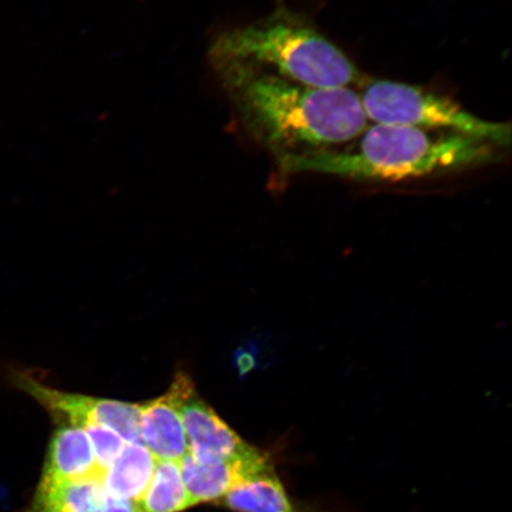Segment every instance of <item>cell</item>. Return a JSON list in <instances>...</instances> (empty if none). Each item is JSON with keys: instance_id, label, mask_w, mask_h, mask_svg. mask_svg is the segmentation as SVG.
Wrapping results in <instances>:
<instances>
[{"instance_id": "cell-1", "label": "cell", "mask_w": 512, "mask_h": 512, "mask_svg": "<svg viewBox=\"0 0 512 512\" xmlns=\"http://www.w3.org/2000/svg\"><path fill=\"white\" fill-rule=\"evenodd\" d=\"M239 124L277 165L347 145L368 127L354 89L320 88L241 62L213 64Z\"/></svg>"}, {"instance_id": "cell-2", "label": "cell", "mask_w": 512, "mask_h": 512, "mask_svg": "<svg viewBox=\"0 0 512 512\" xmlns=\"http://www.w3.org/2000/svg\"><path fill=\"white\" fill-rule=\"evenodd\" d=\"M505 151L459 134L373 124L351 143L293 160L278 175L283 179L319 174L360 182H401L483 168L503 162Z\"/></svg>"}, {"instance_id": "cell-3", "label": "cell", "mask_w": 512, "mask_h": 512, "mask_svg": "<svg viewBox=\"0 0 512 512\" xmlns=\"http://www.w3.org/2000/svg\"><path fill=\"white\" fill-rule=\"evenodd\" d=\"M209 56L213 64H252L312 87L348 88L361 79L350 57L286 4L258 21L221 32Z\"/></svg>"}, {"instance_id": "cell-4", "label": "cell", "mask_w": 512, "mask_h": 512, "mask_svg": "<svg viewBox=\"0 0 512 512\" xmlns=\"http://www.w3.org/2000/svg\"><path fill=\"white\" fill-rule=\"evenodd\" d=\"M358 95L369 123L459 134L510 149V124L479 118L445 95L390 80H371Z\"/></svg>"}, {"instance_id": "cell-5", "label": "cell", "mask_w": 512, "mask_h": 512, "mask_svg": "<svg viewBox=\"0 0 512 512\" xmlns=\"http://www.w3.org/2000/svg\"><path fill=\"white\" fill-rule=\"evenodd\" d=\"M11 383L46 409L56 425L107 427L127 444H143L139 434V403L62 392L36 379L27 370L12 371Z\"/></svg>"}, {"instance_id": "cell-6", "label": "cell", "mask_w": 512, "mask_h": 512, "mask_svg": "<svg viewBox=\"0 0 512 512\" xmlns=\"http://www.w3.org/2000/svg\"><path fill=\"white\" fill-rule=\"evenodd\" d=\"M192 384L190 377L181 371L168 392L157 399L139 403L140 439L156 460L181 463L189 453L179 406Z\"/></svg>"}, {"instance_id": "cell-7", "label": "cell", "mask_w": 512, "mask_h": 512, "mask_svg": "<svg viewBox=\"0 0 512 512\" xmlns=\"http://www.w3.org/2000/svg\"><path fill=\"white\" fill-rule=\"evenodd\" d=\"M179 412L192 457L198 460H240L260 453L198 396L195 384L185 393Z\"/></svg>"}, {"instance_id": "cell-8", "label": "cell", "mask_w": 512, "mask_h": 512, "mask_svg": "<svg viewBox=\"0 0 512 512\" xmlns=\"http://www.w3.org/2000/svg\"><path fill=\"white\" fill-rule=\"evenodd\" d=\"M179 465L185 488L194 505L219 503L246 479L273 467L262 452L240 460H198L188 453Z\"/></svg>"}, {"instance_id": "cell-9", "label": "cell", "mask_w": 512, "mask_h": 512, "mask_svg": "<svg viewBox=\"0 0 512 512\" xmlns=\"http://www.w3.org/2000/svg\"><path fill=\"white\" fill-rule=\"evenodd\" d=\"M98 478L91 439L80 427L59 425L51 435L40 486Z\"/></svg>"}, {"instance_id": "cell-10", "label": "cell", "mask_w": 512, "mask_h": 512, "mask_svg": "<svg viewBox=\"0 0 512 512\" xmlns=\"http://www.w3.org/2000/svg\"><path fill=\"white\" fill-rule=\"evenodd\" d=\"M29 512H140L138 505L111 496L100 479L37 485Z\"/></svg>"}, {"instance_id": "cell-11", "label": "cell", "mask_w": 512, "mask_h": 512, "mask_svg": "<svg viewBox=\"0 0 512 512\" xmlns=\"http://www.w3.org/2000/svg\"><path fill=\"white\" fill-rule=\"evenodd\" d=\"M219 504L235 512H328L307 508L294 501L273 467L246 479Z\"/></svg>"}, {"instance_id": "cell-12", "label": "cell", "mask_w": 512, "mask_h": 512, "mask_svg": "<svg viewBox=\"0 0 512 512\" xmlns=\"http://www.w3.org/2000/svg\"><path fill=\"white\" fill-rule=\"evenodd\" d=\"M157 460L143 444H126L101 473L100 482L111 496L136 503L149 488Z\"/></svg>"}, {"instance_id": "cell-13", "label": "cell", "mask_w": 512, "mask_h": 512, "mask_svg": "<svg viewBox=\"0 0 512 512\" xmlns=\"http://www.w3.org/2000/svg\"><path fill=\"white\" fill-rule=\"evenodd\" d=\"M137 505L140 512H183L194 507L185 488L181 465L157 460L149 488Z\"/></svg>"}, {"instance_id": "cell-14", "label": "cell", "mask_w": 512, "mask_h": 512, "mask_svg": "<svg viewBox=\"0 0 512 512\" xmlns=\"http://www.w3.org/2000/svg\"><path fill=\"white\" fill-rule=\"evenodd\" d=\"M85 431L91 439L101 476V473L114 462L127 443L111 428L95 426L86 428Z\"/></svg>"}]
</instances>
